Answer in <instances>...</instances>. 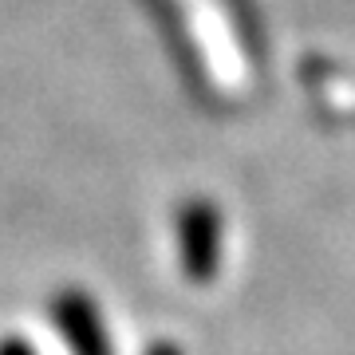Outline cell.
<instances>
[{
	"label": "cell",
	"instance_id": "6da1fadb",
	"mask_svg": "<svg viewBox=\"0 0 355 355\" xmlns=\"http://www.w3.org/2000/svg\"><path fill=\"white\" fill-rule=\"evenodd\" d=\"M178 225V261L193 284H209L221 265V214L209 198L182 202L174 217Z\"/></svg>",
	"mask_w": 355,
	"mask_h": 355
},
{
	"label": "cell",
	"instance_id": "7a4b0ae2",
	"mask_svg": "<svg viewBox=\"0 0 355 355\" xmlns=\"http://www.w3.org/2000/svg\"><path fill=\"white\" fill-rule=\"evenodd\" d=\"M51 320H55V328H60L71 355H114L111 331L103 324L99 304L91 300L87 292L64 288L51 300Z\"/></svg>",
	"mask_w": 355,
	"mask_h": 355
},
{
	"label": "cell",
	"instance_id": "3957f363",
	"mask_svg": "<svg viewBox=\"0 0 355 355\" xmlns=\"http://www.w3.org/2000/svg\"><path fill=\"white\" fill-rule=\"evenodd\" d=\"M0 355H36V347L24 336H0Z\"/></svg>",
	"mask_w": 355,
	"mask_h": 355
}]
</instances>
